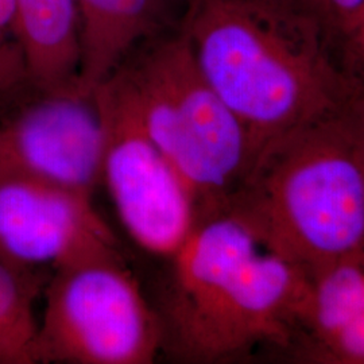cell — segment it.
I'll return each instance as SVG.
<instances>
[{
    "mask_svg": "<svg viewBox=\"0 0 364 364\" xmlns=\"http://www.w3.org/2000/svg\"><path fill=\"white\" fill-rule=\"evenodd\" d=\"M178 30L255 161L287 132L343 111L359 88L324 27L290 0H183Z\"/></svg>",
    "mask_w": 364,
    "mask_h": 364,
    "instance_id": "cell-1",
    "label": "cell"
},
{
    "mask_svg": "<svg viewBox=\"0 0 364 364\" xmlns=\"http://www.w3.org/2000/svg\"><path fill=\"white\" fill-rule=\"evenodd\" d=\"M168 262L164 351L189 363H224L262 346L294 350L311 278L235 216L200 221Z\"/></svg>",
    "mask_w": 364,
    "mask_h": 364,
    "instance_id": "cell-2",
    "label": "cell"
},
{
    "mask_svg": "<svg viewBox=\"0 0 364 364\" xmlns=\"http://www.w3.org/2000/svg\"><path fill=\"white\" fill-rule=\"evenodd\" d=\"M224 212L309 278L364 255V156L344 109L266 146Z\"/></svg>",
    "mask_w": 364,
    "mask_h": 364,
    "instance_id": "cell-3",
    "label": "cell"
},
{
    "mask_svg": "<svg viewBox=\"0 0 364 364\" xmlns=\"http://www.w3.org/2000/svg\"><path fill=\"white\" fill-rule=\"evenodd\" d=\"M119 69L147 132L193 196L200 221L223 213L254 166L255 153L178 26L139 46Z\"/></svg>",
    "mask_w": 364,
    "mask_h": 364,
    "instance_id": "cell-4",
    "label": "cell"
},
{
    "mask_svg": "<svg viewBox=\"0 0 364 364\" xmlns=\"http://www.w3.org/2000/svg\"><path fill=\"white\" fill-rule=\"evenodd\" d=\"M52 273L37 326V363L150 364L164 351L162 317L120 252Z\"/></svg>",
    "mask_w": 364,
    "mask_h": 364,
    "instance_id": "cell-5",
    "label": "cell"
},
{
    "mask_svg": "<svg viewBox=\"0 0 364 364\" xmlns=\"http://www.w3.org/2000/svg\"><path fill=\"white\" fill-rule=\"evenodd\" d=\"M92 97L102 124L100 185L105 183L132 242L169 260L200 223L195 198L147 132L120 69Z\"/></svg>",
    "mask_w": 364,
    "mask_h": 364,
    "instance_id": "cell-6",
    "label": "cell"
},
{
    "mask_svg": "<svg viewBox=\"0 0 364 364\" xmlns=\"http://www.w3.org/2000/svg\"><path fill=\"white\" fill-rule=\"evenodd\" d=\"M102 124L92 96L36 95L0 117V181L38 180L93 195Z\"/></svg>",
    "mask_w": 364,
    "mask_h": 364,
    "instance_id": "cell-7",
    "label": "cell"
},
{
    "mask_svg": "<svg viewBox=\"0 0 364 364\" xmlns=\"http://www.w3.org/2000/svg\"><path fill=\"white\" fill-rule=\"evenodd\" d=\"M119 252L92 195L38 180L0 181V259L23 270L54 272Z\"/></svg>",
    "mask_w": 364,
    "mask_h": 364,
    "instance_id": "cell-8",
    "label": "cell"
},
{
    "mask_svg": "<svg viewBox=\"0 0 364 364\" xmlns=\"http://www.w3.org/2000/svg\"><path fill=\"white\" fill-rule=\"evenodd\" d=\"M78 93L92 96L146 42L177 28L183 0H76Z\"/></svg>",
    "mask_w": 364,
    "mask_h": 364,
    "instance_id": "cell-9",
    "label": "cell"
},
{
    "mask_svg": "<svg viewBox=\"0 0 364 364\" xmlns=\"http://www.w3.org/2000/svg\"><path fill=\"white\" fill-rule=\"evenodd\" d=\"M293 351L318 363L364 364V255L311 277Z\"/></svg>",
    "mask_w": 364,
    "mask_h": 364,
    "instance_id": "cell-10",
    "label": "cell"
},
{
    "mask_svg": "<svg viewBox=\"0 0 364 364\" xmlns=\"http://www.w3.org/2000/svg\"><path fill=\"white\" fill-rule=\"evenodd\" d=\"M14 10L34 91L78 93L81 50L76 0H14Z\"/></svg>",
    "mask_w": 364,
    "mask_h": 364,
    "instance_id": "cell-11",
    "label": "cell"
},
{
    "mask_svg": "<svg viewBox=\"0 0 364 364\" xmlns=\"http://www.w3.org/2000/svg\"><path fill=\"white\" fill-rule=\"evenodd\" d=\"M46 282L43 272L23 270L0 259V326L34 348L38 326L34 304Z\"/></svg>",
    "mask_w": 364,
    "mask_h": 364,
    "instance_id": "cell-12",
    "label": "cell"
},
{
    "mask_svg": "<svg viewBox=\"0 0 364 364\" xmlns=\"http://www.w3.org/2000/svg\"><path fill=\"white\" fill-rule=\"evenodd\" d=\"M36 95L18 36L14 0H0V117Z\"/></svg>",
    "mask_w": 364,
    "mask_h": 364,
    "instance_id": "cell-13",
    "label": "cell"
},
{
    "mask_svg": "<svg viewBox=\"0 0 364 364\" xmlns=\"http://www.w3.org/2000/svg\"><path fill=\"white\" fill-rule=\"evenodd\" d=\"M324 27L331 41L341 36L364 7V0H290Z\"/></svg>",
    "mask_w": 364,
    "mask_h": 364,
    "instance_id": "cell-14",
    "label": "cell"
},
{
    "mask_svg": "<svg viewBox=\"0 0 364 364\" xmlns=\"http://www.w3.org/2000/svg\"><path fill=\"white\" fill-rule=\"evenodd\" d=\"M335 54L341 69L356 84H364V7L348 28L338 36Z\"/></svg>",
    "mask_w": 364,
    "mask_h": 364,
    "instance_id": "cell-15",
    "label": "cell"
},
{
    "mask_svg": "<svg viewBox=\"0 0 364 364\" xmlns=\"http://www.w3.org/2000/svg\"><path fill=\"white\" fill-rule=\"evenodd\" d=\"M34 363H37L34 346L0 326V364Z\"/></svg>",
    "mask_w": 364,
    "mask_h": 364,
    "instance_id": "cell-16",
    "label": "cell"
}]
</instances>
